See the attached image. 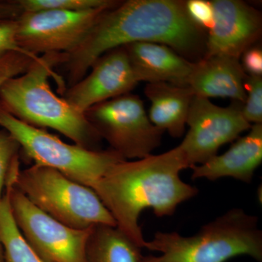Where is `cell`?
Instances as JSON below:
<instances>
[{
  "mask_svg": "<svg viewBox=\"0 0 262 262\" xmlns=\"http://www.w3.org/2000/svg\"><path fill=\"white\" fill-rule=\"evenodd\" d=\"M191 20L185 1L128 0L106 10L82 42L66 54L69 87L103 53L136 42L165 45L190 61L205 55L207 34Z\"/></svg>",
  "mask_w": 262,
  "mask_h": 262,
  "instance_id": "cell-1",
  "label": "cell"
},
{
  "mask_svg": "<svg viewBox=\"0 0 262 262\" xmlns=\"http://www.w3.org/2000/svg\"><path fill=\"white\" fill-rule=\"evenodd\" d=\"M189 168L180 146L160 155L114 165L93 190L113 215L117 228L144 248L139 224L141 212L151 209L158 217L175 213L179 205L198 194V188L184 182L180 173Z\"/></svg>",
  "mask_w": 262,
  "mask_h": 262,
  "instance_id": "cell-2",
  "label": "cell"
},
{
  "mask_svg": "<svg viewBox=\"0 0 262 262\" xmlns=\"http://www.w3.org/2000/svg\"><path fill=\"white\" fill-rule=\"evenodd\" d=\"M65 53H48L34 60L29 70L13 77L0 89V107L20 121L39 128L61 133L75 144L98 150L102 139L84 113L52 91L50 77H54L63 94L64 82L55 67L65 61Z\"/></svg>",
  "mask_w": 262,
  "mask_h": 262,
  "instance_id": "cell-3",
  "label": "cell"
},
{
  "mask_svg": "<svg viewBox=\"0 0 262 262\" xmlns=\"http://www.w3.org/2000/svg\"><path fill=\"white\" fill-rule=\"evenodd\" d=\"M144 248L160 253L143 256L141 262H226L239 256L262 261V232L258 220L232 208L192 236L157 232Z\"/></svg>",
  "mask_w": 262,
  "mask_h": 262,
  "instance_id": "cell-4",
  "label": "cell"
},
{
  "mask_svg": "<svg viewBox=\"0 0 262 262\" xmlns=\"http://www.w3.org/2000/svg\"><path fill=\"white\" fill-rule=\"evenodd\" d=\"M14 186L39 210L63 225L78 229L117 227L113 215L91 188L42 165L19 170Z\"/></svg>",
  "mask_w": 262,
  "mask_h": 262,
  "instance_id": "cell-5",
  "label": "cell"
},
{
  "mask_svg": "<svg viewBox=\"0 0 262 262\" xmlns=\"http://www.w3.org/2000/svg\"><path fill=\"white\" fill-rule=\"evenodd\" d=\"M0 125L18 141L24 154L34 165L55 169L91 189L114 165L125 160L111 149H89L67 144L46 129L20 121L1 107Z\"/></svg>",
  "mask_w": 262,
  "mask_h": 262,
  "instance_id": "cell-6",
  "label": "cell"
},
{
  "mask_svg": "<svg viewBox=\"0 0 262 262\" xmlns=\"http://www.w3.org/2000/svg\"><path fill=\"white\" fill-rule=\"evenodd\" d=\"M15 162L8 173L12 214L24 238L46 262H86V247L93 227L72 228L39 210L15 187L20 169Z\"/></svg>",
  "mask_w": 262,
  "mask_h": 262,
  "instance_id": "cell-7",
  "label": "cell"
},
{
  "mask_svg": "<svg viewBox=\"0 0 262 262\" xmlns=\"http://www.w3.org/2000/svg\"><path fill=\"white\" fill-rule=\"evenodd\" d=\"M84 115L101 139L125 160L145 158L161 144L163 131L151 123L144 103L131 93L98 103Z\"/></svg>",
  "mask_w": 262,
  "mask_h": 262,
  "instance_id": "cell-8",
  "label": "cell"
},
{
  "mask_svg": "<svg viewBox=\"0 0 262 262\" xmlns=\"http://www.w3.org/2000/svg\"><path fill=\"white\" fill-rule=\"evenodd\" d=\"M115 5L86 11L26 12L16 19V42L35 56L68 54L83 41L99 17Z\"/></svg>",
  "mask_w": 262,
  "mask_h": 262,
  "instance_id": "cell-9",
  "label": "cell"
},
{
  "mask_svg": "<svg viewBox=\"0 0 262 262\" xmlns=\"http://www.w3.org/2000/svg\"><path fill=\"white\" fill-rule=\"evenodd\" d=\"M243 103L233 101L227 107L206 98L194 96L188 114L189 130L179 144L189 168L215 156L222 146L238 139L251 124L244 118Z\"/></svg>",
  "mask_w": 262,
  "mask_h": 262,
  "instance_id": "cell-10",
  "label": "cell"
},
{
  "mask_svg": "<svg viewBox=\"0 0 262 262\" xmlns=\"http://www.w3.org/2000/svg\"><path fill=\"white\" fill-rule=\"evenodd\" d=\"M90 70L63 94L67 102L83 113L98 103L129 94L140 82L124 46L103 53Z\"/></svg>",
  "mask_w": 262,
  "mask_h": 262,
  "instance_id": "cell-11",
  "label": "cell"
},
{
  "mask_svg": "<svg viewBox=\"0 0 262 262\" xmlns=\"http://www.w3.org/2000/svg\"><path fill=\"white\" fill-rule=\"evenodd\" d=\"M211 3L214 23L207 34L204 56L222 55L241 59L243 53L259 39L261 14L238 0H213Z\"/></svg>",
  "mask_w": 262,
  "mask_h": 262,
  "instance_id": "cell-12",
  "label": "cell"
},
{
  "mask_svg": "<svg viewBox=\"0 0 262 262\" xmlns=\"http://www.w3.org/2000/svg\"><path fill=\"white\" fill-rule=\"evenodd\" d=\"M261 162L262 124H254L248 134L238 138L226 152L191 167L192 179L215 181L231 177L249 184Z\"/></svg>",
  "mask_w": 262,
  "mask_h": 262,
  "instance_id": "cell-13",
  "label": "cell"
},
{
  "mask_svg": "<svg viewBox=\"0 0 262 262\" xmlns=\"http://www.w3.org/2000/svg\"><path fill=\"white\" fill-rule=\"evenodd\" d=\"M238 58L222 56H204L194 62L188 87L194 96L229 98L244 103L246 93L244 72Z\"/></svg>",
  "mask_w": 262,
  "mask_h": 262,
  "instance_id": "cell-14",
  "label": "cell"
},
{
  "mask_svg": "<svg viewBox=\"0 0 262 262\" xmlns=\"http://www.w3.org/2000/svg\"><path fill=\"white\" fill-rule=\"evenodd\" d=\"M124 47L139 82L188 87L194 62L159 43L136 42Z\"/></svg>",
  "mask_w": 262,
  "mask_h": 262,
  "instance_id": "cell-15",
  "label": "cell"
},
{
  "mask_svg": "<svg viewBox=\"0 0 262 262\" xmlns=\"http://www.w3.org/2000/svg\"><path fill=\"white\" fill-rule=\"evenodd\" d=\"M144 94L151 102L148 116L151 123L172 137H182L194 97L189 88L153 82L146 84Z\"/></svg>",
  "mask_w": 262,
  "mask_h": 262,
  "instance_id": "cell-16",
  "label": "cell"
},
{
  "mask_svg": "<svg viewBox=\"0 0 262 262\" xmlns=\"http://www.w3.org/2000/svg\"><path fill=\"white\" fill-rule=\"evenodd\" d=\"M141 249L117 227L94 226L86 247V262H141Z\"/></svg>",
  "mask_w": 262,
  "mask_h": 262,
  "instance_id": "cell-17",
  "label": "cell"
},
{
  "mask_svg": "<svg viewBox=\"0 0 262 262\" xmlns=\"http://www.w3.org/2000/svg\"><path fill=\"white\" fill-rule=\"evenodd\" d=\"M0 241L5 262H46L31 247L15 223L10 207L9 185L7 183L0 201Z\"/></svg>",
  "mask_w": 262,
  "mask_h": 262,
  "instance_id": "cell-18",
  "label": "cell"
},
{
  "mask_svg": "<svg viewBox=\"0 0 262 262\" xmlns=\"http://www.w3.org/2000/svg\"><path fill=\"white\" fill-rule=\"evenodd\" d=\"M118 2L113 0H18L23 13L51 10L86 11L113 6Z\"/></svg>",
  "mask_w": 262,
  "mask_h": 262,
  "instance_id": "cell-19",
  "label": "cell"
},
{
  "mask_svg": "<svg viewBox=\"0 0 262 262\" xmlns=\"http://www.w3.org/2000/svg\"><path fill=\"white\" fill-rule=\"evenodd\" d=\"M245 89L246 98L242 106L244 118L250 124H261L262 77L247 75Z\"/></svg>",
  "mask_w": 262,
  "mask_h": 262,
  "instance_id": "cell-20",
  "label": "cell"
},
{
  "mask_svg": "<svg viewBox=\"0 0 262 262\" xmlns=\"http://www.w3.org/2000/svg\"><path fill=\"white\" fill-rule=\"evenodd\" d=\"M38 57L26 52L12 51L0 58V89L7 81L25 73Z\"/></svg>",
  "mask_w": 262,
  "mask_h": 262,
  "instance_id": "cell-21",
  "label": "cell"
},
{
  "mask_svg": "<svg viewBox=\"0 0 262 262\" xmlns=\"http://www.w3.org/2000/svg\"><path fill=\"white\" fill-rule=\"evenodd\" d=\"M20 145L8 131L0 130V201L6 184L10 167L15 158L19 157Z\"/></svg>",
  "mask_w": 262,
  "mask_h": 262,
  "instance_id": "cell-22",
  "label": "cell"
},
{
  "mask_svg": "<svg viewBox=\"0 0 262 262\" xmlns=\"http://www.w3.org/2000/svg\"><path fill=\"white\" fill-rule=\"evenodd\" d=\"M186 10L191 20L196 26L209 31L214 23V11L211 1L189 0L185 2Z\"/></svg>",
  "mask_w": 262,
  "mask_h": 262,
  "instance_id": "cell-23",
  "label": "cell"
},
{
  "mask_svg": "<svg viewBox=\"0 0 262 262\" xmlns=\"http://www.w3.org/2000/svg\"><path fill=\"white\" fill-rule=\"evenodd\" d=\"M16 19L0 22V58L10 52H26L19 47L16 42Z\"/></svg>",
  "mask_w": 262,
  "mask_h": 262,
  "instance_id": "cell-24",
  "label": "cell"
},
{
  "mask_svg": "<svg viewBox=\"0 0 262 262\" xmlns=\"http://www.w3.org/2000/svg\"><path fill=\"white\" fill-rule=\"evenodd\" d=\"M241 62L244 72L248 76L261 77L262 51L259 46H252L243 53Z\"/></svg>",
  "mask_w": 262,
  "mask_h": 262,
  "instance_id": "cell-25",
  "label": "cell"
},
{
  "mask_svg": "<svg viewBox=\"0 0 262 262\" xmlns=\"http://www.w3.org/2000/svg\"><path fill=\"white\" fill-rule=\"evenodd\" d=\"M23 13L21 8L15 1H0V22L15 20Z\"/></svg>",
  "mask_w": 262,
  "mask_h": 262,
  "instance_id": "cell-26",
  "label": "cell"
},
{
  "mask_svg": "<svg viewBox=\"0 0 262 262\" xmlns=\"http://www.w3.org/2000/svg\"><path fill=\"white\" fill-rule=\"evenodd\" d=\"M0 262H5L4 256V250H3V245L0 241Z\"/></svg>",
  "mask_w": 262,
  "mask_h": 262,
  "instance_id": "cell-27",
  "label": "cell"
}]
</instances>
